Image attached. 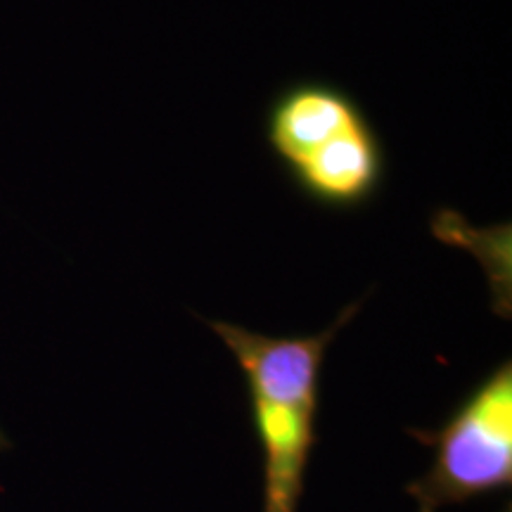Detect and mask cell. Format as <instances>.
Wrapping results in <instances>:
<instances>
[{
    "label": "cell",
    "mask_w": 512,
    "mask_h": 512,
    "mask_svg": "<svg viewBox=\"0 0 512 512\" xmlns=\"http://www.w3.org/2000/svg\"><path fill=\"white\" fill-rule=\"evenodd\" d=\"M432 448V465L406 486L418 512L508 491L512 486V361L470 389L437 430H408Z\"/></svg>",
    "instance_id": "cell-1"
},
{
    "label": "cell",
    "mask_w": 512,
    "mask_h": 512,
    "mask_svg": "<svg viewBox=\"0 0 512 512\" xmlns=\"http://www.w3.org/2000/svg\"><path fill=\"white\" fill-rule=\"evenodd\" d=\"M358 309L361 302L349 304L330 328L306 337H268L226 320H207V325L245 373L249 399L292 403L318 411L325 354L337 332L354 320Z\"/></svg>",
    "instance_id": "cell-2"
},
{
    "label": "cell",
    "mask_w": 512,
    "mask_h": 512,
    "mask_svg": "<svg viewBox=\"0 0 512 512\" xmlns=\"http://www.w3.org/2000/svg\"><path fill=\"white\" fill-rule=\"evenodd\" d=\"M306 200L323 209L354 211L373 202L387 176V152L368 119L320 145L287 171Z\"/></svg>",
    "instance_id": "cell-3"
},
{
    "label": "cell",
    "mask_w": 512,
    "mask_h": 512,
    "mask_svg": "<svg viewBox=\"0 0 512 512\" xmlns=\"http://www.w3.org/2000/svg\"><path fill=\"white\" fill-rule=\"evenodd\" d=\"M366 117L354 95L335 83L306 79L285 86L266 112V143L285 171Z\"/></svg>",
    "instance_id": "cell-4"
},
{
    "label": "cell",
    "mask_w": 512,
    "mask_h": 512,
    "mask_svg": "<svg viewBox=\"0 0 512 512\" xmlns=\"http://www.w3.org/2000/svg\"><path fill=\"white\" fill-rule=\"evenodd\" d=\"M249 413L264 458V512H297L306 467L318 441V411L249 399Z\"/></svg>",
    "instance_id": "cell-5"
},
{
    "label": "cell",
    "mask_w": 512,
    "mask_h": 512,
    "mask_svg": "<svg viewBox=\"0 0 512 512\" xmlns=\"http://www.w3.org/2000/svg\"><path fill=\"white\" fill-rule=\"evenodd\" d=\"M503 512H510V505H505V510Z\"/></svg>",
    "instance_id": "cell-6"
}]
</instances>
